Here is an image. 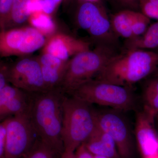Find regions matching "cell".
Here are the masks:
<instances>
[{"label": "cell", "mask_w": 158, "mask_h": 158, "mask_svg": "<svg viewBox=\"0 0 158 158\" xmlns=\"http://www.w3.org/2000/svg\"><path fill=\"white\" fill-rule=\"evenodd\" d=\"M28 94V114L37 136L61 156L64 151L62 136L64 93L58 88Z\"/></svg>", "instance_id": "cell-1"}, {"label": "cell", "mask_w": 158, "mask_h": 158, "mask_svg": "<svg viewBox=\"0 0 158 158\" xmlns=\"http://www.w3.org/2000/svg\"><path fill=\"white\" fill-rule=\"evenodd\" d=\"M158 65L156 52L127 49L113 56L94 79L130 88L152 73Z\"/></svg>", "instance_id": "cell-2"}, {"label": "cell", "mask_w": 158, "mask_h": 158, "mask_svg": "<svg viewBox=\"0 0 158 158\" xmlns=\"http://www.w3.org/2000/svg\"><path fill=\"white\" fill-rule=\"evenodd\" d=\"M91 106L74 97L64 96L62 131L64 151L75 152L96 127V112Z\"/></svg>", "instance_id": "cell-3"}, {"label": "cell", "mask_w": 158, "mask_h": 158, "mask_svg": "<svg viewBox=\"0 0 158 158\" xmlns=\"http://www.w3.org/2000/svg\"><path fill=\"white\" fill-rule=\"evenodd\" d=\"M116 54L110 45L101 44L76 55L69 61L59 88L63 93L72 94L95 77Z\"/></svg>", "instance_id": "cell-4"}, {"label": "cell", "mask_w": 158, "mask_h": 158, "mask_svg": "<svg viewBox=\"0 0 158 158\" xmlns=\"http://www.w3.org/2000/svg\"><path fill=\"white\" fill-rule=\"evenodd\" d=\"M71 95L89 104L110 107L119 112L135 107V99L130 88L94 79L79 87Z\"/></svg>", "instance_id": "cell-5"}, {"label": "cell", "mask_w": 158, "mask_h": 158, "mask_svg": "<svg viewBox=\"0 0 158 158\" xmlns=\"http://www.w3.org/2000/svg\"><path fill=\"white\" fill-rule=\"evenodd\" d=\"M6 131L4 158H21L30 149L37 136L27 110L2 122ZM38 137V136H37Z\"/></svg>", "instance_id": "cell-6"}, {"label": "cell", "mask_w": 158, "mask_h": 158, "mask_svg": "<svg viewBox=\"0 0 158 158\" xmlns=\"http://www.w3.org/2000/svg\"><path fill=\"white\" fill-rule=\"evenodd\" d=\"M46 37L32 27L0 31V57L23 56L43 48Z\"/></svg>", "instance_id": "cell-7"}, {"label": "cell", "mask_w": 158, "mask_h": 158, "mask_svg": "<svg viewBox=\"0 0 158 158\" xmlns=\"http://www.w3.org/2000/svg\"><path fill=\"white\" fill-rule=\"evenodd\" d=\"M77 22L81 28L106 45H110L116 38L106 12L98 3H82L77 14Z\"/></svg>", "instance_id": "cell-8"}, {"label": "cell", "mask_w": 158, "mask_h": 158, "mask_svg": "<svg viewBox=\"0 0 158 158\" xmlns=\"http://www.w3.org/2000/svg\"><path fill=\"white\" fill-rule=\"evenodd\" d=\"M119 111L113 110L96 112L97 123L115 142L121 158H131L134 147L128 124Z\"/></svg>", "instance_id": "cell-9"}, {"label": "cell", "mask_w": 158, "mask_h": 158, "mask_svg": "<svg viewBox=\"0 0 158 158\" xmlns=\"http://www.w3.org/2000/svg\"><path fill=\"white\" fill-rule=\"evenodd\" d=\"M7 77L9 83L27 93L47 90L37 59L24 58L8 66Z\"/></svg>", "instance_id": "cell-10"}, {"label": "cell", "mask_w": 158, "mask_h": 158, "mask_svg": "<svg viewBox=\"0 0 158 158\" xmlns=\"http://www.w3.org/2000/svg\"><path fill=\"white\" fill-rule=\"evenodd\" d=\"M156 117L144 108L136 115V138L144 158L158 153V135L155 124Z\"/></svg>", "instance_id": "cell-11"}, {"label": "cell", "mask_w": 158, "mask_h": 158, "mask_svg": "<svg viewBox=\"0 0 158 158\" xmlns=\"http://www.w3.org/2000/svg\"><path fill=\"white\" fill-rule=\"evenodd\" d=\"M90 49V45L85 40L67 34H55L47 40L42 53H48L68 61L80 53Z\"/></svg>", "instance_id": "cell-12"}, {"label": "cell", "mask_w": 158, "mask_h": 158, "mask_svg": "<svg viewBox=\"0 0 158 158\" xmlns=\"http://www.w3.org/2000/svg\"><path fill=\"white\" fill-rule=\"evenodd\" d=\"M87 149L94 156L109 158H121L115 142L109 135L97 126L84 142Z\"/></svg>", "instance_id": "cell-13"}, {"label": "cell", "mask_w": 158, "mask_h": 158, "mask_svg": "<svg viewBox=\"0 0 158 158\" xmlns=\"http://www.w3.org/2000/svg\"><path fill=\"white\" fill-rule=\"evenodd\" d=\"M126 47L127 49L158 48V21L150 25L141 36L127 40Z\"/></svg>", "instance_id": "cell-14"}, {"label": "cell", "mask_w": 158, "mask_h": 158, "mask_svg": "<svg viewBox=\"0 0 158 158\" xmlns=\"http://www.w3.org/2000/svg\"><path fill=\"white\" fill-rule=\"evenodd\" d=\"M134 12L131 10H123L113 15L110 21L116 35L127 40L132 38L131 26Z\"/></svg>", "instance_id": "cell-15"}, {"label": "cell", "mask_w": 158, "mask_h": 158, "mask_svg": "<svg viewBox=\"0 0 158 158\" xmlns=\"http://www.w3.org/2000/svg\"><path fill=\"white\" fill-rule=\"evenodd\" d=\"M28 21L31 27L37 29L45 37H49L56 34V27L52 18L42 11L31 13Z\"/></svg>", "instance_id": "cell-16"}, {"label": "cell", "mask_w": 158, "mask_h": 158, "mask_svg": "<svg viewBox=\"0 0 158 158\" xmlns=\"http://www.w3.org/2000/svg\"><path fill=\"white\" fill-rule=\"evenodd\" d=\"M29 94H23L10 100L0 108V123L6 118L27 110Z\"/></svg>", "instance_id": "cell-17"}, {"label": "cell", "mask_w": 158, "mask_h": 158, "mask_svg": "<svg viewBox=\"0 0 158 158\" xmlns=\"http://www.w3.org/2000/svg\"><path fill=\"white\" fill-rule=\"evenodd\" d=\"M29 0H13L10 17L6 29L18 27L28 20ZM5 29V30H6Z\"/></svg>", "instance_id": "cell-18"}, {"label": "cell", "mask_w": 158, "mask_h": 158, "mask_svg": "<svg viewBox=\"0 0 158 158\" xmlns=\"http://www.w3.org/2000/svg\"><path fill=\"white\" fill-rule=\"evenodd\" d=\"M144 108L157 116L158 113V78L148 82L143 93Z\"/></svg>", "instance_id": "cell-19"}, {"label": "cell", "mask_w": 158, "mask_h": 158, "mask_svg": "<svg viewBox=\"0 0 158 158\" xmlns=\"http://www.w3.org/2000/svg\"><path fill=\"white\" fill-rule=\"evenodd\" d=\"M60 156L38 137L28 152L21 158H57Z\"/></svg>", "instance_id": "cell-20"}, {"label": "cell", "mask_w": 158, "mask_h": 158, "mask_svg": "<svg viewBox=\"0 0 158 158\" xmlns=\"http://www.w3.org/2000/svg\"><path fill=\"white\" fill-rule=\"evenodd\" d=\"M150 23V19L145 15L135 11L132 22V38L139 37L144 34L149 27Z\"/></svg>", "instance_id": "cell-21"}, {"label": "cell", "mask_w": 158, "mask_h": 158, "mask_svg": "<svg viewBox=\"0 0 158 158\" xmlns=\"http://www.w3.org/2000/svg\"><path fill=\"white\" fill-rule=\"evenodd\" d=\"M40 66L65 72L68 65L69 61H63L62 59L48 53H42L38 58Z\"/></svg>", "instance_id": "cell-22"}, {"label": "cell", "mask_w": 158, "mask_h": 158, "mask_svg": "<svg viewBox=\"0 0 158 158\" xmlns=\"http://www.w3.org/2000/svg\"><path fill=\"white\" fill-rule=\"evenodd\" d=\"M141 12L149 19L158 21V0H139Z\"/></svg>", "instance_id": "cell-23"}, {"label": "cell", "mask_w": 158, "mask_h": 158, "mask_svg": "<svg viewBox=\"0 0 158 158\" xmlns=\"http://www.w3.org/2000/svg\"><path fill=\"white\" fill-rule=\"evenodd\" d=\"M26 92L9 84L0 89V108L10 100Z\"/></svg>", "instance_id": "cell-24"}, {"label": "cell", "mask_w": 158, "mask_h": 158, "mask_svg": "<svg viewBox=\"0 0 158 158\" xmlns=\"http://www.w3.org/2000/svg\"><path fill=\"white\" fill-rule=\"evenodd\" d=\"M13 0H0V31L5 30L9 22Z\"/></svg>", "instance_id": "cell-25"}, {"label": "cell", "mask_w": 158, "mask_h": 158, "mask_svg": "<svg viewBox=\"0 0 158 158\" xmlns=\"http://www.w3.org/2000/svg\"><path fill=\"white\" fill-rule=\"evenodd\" d=\"M63 0H41V10L51 15L56 11Z\"/></svg>", "instance_id": "cell-26"}, {"label": "cell", "mask_w": 158, "mask_h": 158, "mask_svg": "<svg viewBox=\"0 0 158 158\" xmlns=\"http://www.w3.org/2000/svg\"><path fill=\"white\" fill-rule=\"evenodd\" d=\"M6 131L4 125L0 123V158L5 157Z\"/></svg>", "instance_id": "cell-27"}, {"label": "cell", "mask_w": 158, "mask_h": 158, "mask_svg": "<svg viewBox=\"0 0 158 158\" xmlns=\"http://www.w3.org/2000/svg\"><path fill=\"white\" fill-rule=\"evenodd\" d=\"M8 66L0 62V89L9 84L7 72Z\"/></svg>", "instance_id": "cell-28"}, {"label": "cell", "mask_w": 158, "mask_h": 158, "mask_svg": "<svg viewBox=\"0 0 158 158\" xmlns=\"http://www.w3.org/2000/svg\"><path fill=\"white\" fill-rule=\"evenodd\" d=\"M77 158H93L94 155L87 149L84 143L75 151Z\"/></svg>", "instance_id": "cell-29"}, {"label": "cell", "mask_w": 158, "mask_h": 158, "mask_svg": "<svg viewBox=\"0 0 158 158\" xmlns=\"http://www.w3.org/2000/svg\"><path fill=\"white\" fill-rule=\"evenodd\" d=\"M123 5L131 8H135L138 6L139 0H119Z\"/></svg>", "instance_id": "cell-30"}, {"label": "cell", "mask_w": 158, "mask_h": 158, "mask_svg": "<svg viewBox=\"0 0 158 158\" xmlns=\"http://www.w3.org/2000/svg\"><path fill=\"white\" fill-rule=\"evenodd\" d=\"M59 158H77L75 152L64 151Z\"/></svg>", "instance_id": "cell-31"}, {"label": "cell", "mask_w": 158, "mask_h": 158, "mask_svg": "<svg viewBox=\"0 0 158 158\" xmlns=\"http://www.w3.org/2000/svg\"><path fill=\"white\" fill-rule=\"evenodd\" d=\"M84 2H90L98 3L99 0H84Z\"/></svg>", "instance_id": "cell-32"}, {"label": "cell", "mask_w": 158, "mask_h": 158, "mask_svg": "<svg viewBox=\"0 0 158 158\" xmlns=\"http://www.w3.org/2000/svg\"><path fill=\"white\" fill-rule=\"evenodd\" d=\"M144 158H158V153L154 155L153 156H148L147 157Z\"/></svg>", "instance_id": "cell-33"}, {"label": "cell", "mask_w": 158, "mask_h": 158, "mask_svg": "<svg viewBox=\"0 0 158 158\" xmlns=\"http://www.w3.org/2000/svg\"><path fill=\"white\" fill-rule=\"evenodd\" d=\"M93 158H109L106 156H94Z\"/></svg>", "instance_id": "cell-34"}, {"label": "cell", "mask_w": 158, "mask_h": 158, "mask_svg": "<svg viewBox=\"0 0 158 158\" xmlns=\"http://www.w3.org/2000/svg\"><path fill=\"white\" fill-rule=\"evenodd\" d=\"M157 134L158 135V122H157Z\"/></svg>", "instance_id": "cell-35"}, {"label": "cell", "mask_w": 158, "mask_h": 158, "mask_svg": "<svg viewBox=\"0 0 158 158\" xmlns=\"http://www.w3.org/2000/svg\"><path fill=\"white\" fill-rule=\"evenodd\" d=\"M156 77L158 78V70L157 71L156 73Z\"/></svg>", "instance_id": "cell-36"}, {"label": "cell", "mask_w": 158, "mask_h": 158, "mask_svg": "<svg viewBox=\"0 0 158 158\" xmlns=\"http://www.w3.org/2000/svg\"><path fill=\"white\" fill-rule=\"evenodd\" d=\"M156 118V119H157V122H158V116H157Z\"/></svg>", "instance_id": "cell-37"}, {"label": "cell", "mask_w": 158, "mask_h": 158, "mask_svg": "<svg viewBox=\"0 0 158 158\" xmlns=\"http://www.w3.org/2000/svg\"><path fill=\"white\" fill-rule=\"evenodd\" d=\"M156 52H157L158 53V48L156 49Z\"/></svg>", "instance_id": "cell-38"}, {"label": "cell", "mask_w": 158, "mask_h": 158, "mask_svg": "<svg viewBox=\"0 0 158 158\" xmlns=\"http://www.w3.org/2000/svg\"><path fill=\"white\" fill-rule=\"evenodd\" d=\"M157 116H158V113L157 115Z\"/></svg>", "instance_id": "cell-39"}]
</instances>
